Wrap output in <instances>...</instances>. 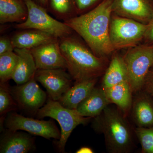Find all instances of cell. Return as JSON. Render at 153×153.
Wrapping results in <instances>:
<instances>
[{"mask_svg":"<svg viewBox=\"0 0 153 153\" xmlns=\"http://www.w3.org/2000/svg\"><path fill=\"white\" fill-rule=\"evenodd\" d=\"M112 0H103L91 10L64 22L85 41L97 57L108 58L114 52L109 38Z\"/></svg>","mask_w":153,"mask_h":153,"instance_id":"obj_1","label":"cell"},{"mask_svg":"<svg viewBox=\"0 0 153 153\" xmlns=\"http://www.w3.org/2000/svg\"><path fill=\"white\" fill-rule=\"evenodd\" d=\"M69 74L75 82L98 78L104 74L109 62L97 57L89 47L71 35L59 39Z\"/></svg>","mask_w":153,"mask_h":153,"instance_id":"obj_2","label":"cell"},{"mask_svg":"<svg viewBox=\"0 0 153 153\" xmlns=\"http://www.w3.org/2000/svg\"><path fill=\"white\" fill-rule=\"evenodd\" d=\"M127 117L117 107H106L100 114L93 118L92 128L103 134L105 146L110 153H129L134 147V131Z\"/></svg>","mask_w":153,"mask_h":153,"instance_id":"obj_3","label":"cell"},{"mask_svg":"<svg viewBox=\"0 0 153 153\" xmlns=\"http://www.w3.org/2000/svg\"><path fill=\"white\" fill-rule=\"evenodd\" d=\"M122 56L134 94L142 90L145 79L153 66V44H139L130 47Z\"/></svg>","mask_w":153,"mask_h":153,"instance_id":"obj_4","label":"cell"},{"mask_svg":"<svg viewBox=\"0 0 153 153\" xmlns=\"http://www.w3.org/2000/svg\"><path fill=\"white\" fill-rule=\"evenodd\" d=\"M36 114L39 118L51 117L59 123L61 136L57 145L59 150L62 152H64L66 143L73 130L79 125L87 124L92 118L82 116L76 110L65 107L59 101L51 99Z\"/></svg>","mask_w":153,"mask_h":153,"instance_id":"obj_5","label":"cell"},{"mask_svg":"<svg viewBox=\"0 0 153 153\" xmlns=\"http://www.w3.org/2000/svg\"><path fill=\"white\" fill-rule=\"evenodd\" d=\"M25 3L28 9L27 18L25 22L16 25V28L40 30L58 39L72 34L73 30L69 26L49 16L45 8L33 0H25Z\"/></svg>","mask_w":153,"mask_h":153,"instance_id":"obj_6","label":"cell"},{"mask_svg":"<svg viewBox=\"0 0 153 153\" xmlns=\"http://www.w3.org/2000/svg\"><path fill=\"white\" fill-rule=\"evenodd\" d=\"M147 25L113 13L109 26V38L114 50L129 48L143 40Z\"/></svg>","mask_w":153,"mask_h":153,"instance_id":"obj_7","label":"cell"},{"mask_svg":"<svg viewBox=\"0 0 153 153\" xmlns=\"http://www.w3.org/2000/svg\"><path fill=\"white\" fill-rule=\"evenodd\" d=\"M4 122L6 128L13 131H25L47 139L60 140L61 136L55 123L50 121L34 119L11 112L7 114Z\"/></svg>","mask_w":153,"mask_h":153,"instance_id":"obj_8","label":"cell"},{"mask_svg":"<svg viewBox=\"0 0 153 153\" xmlns=\"http://www.w3.org/2000/svg\"><path fill=\"white\" fill-rule=\"evenodd\" d=\"M47 89L50 99L59 101L72 85V77L65 69H38L35 76Z\"/></svg>","mask_w":153,"mask_h":153,"instance_id":"obj_9","label":"cell"},{"mask_svg":"<svg viewBox=\"0 0 153 153\" xmlns=\"http://www.w3.org/2000/svg\"><path fill=\"white\" fill-rule=\"evenodd\" d=\"M11 92L19 106L31 112L37 113L47 99V94L39 87L35 77L24 84L12 88Z\"/></svg>","mask_w":153,"mask_h":153,"instance_id":"obj_10","label":"cell"},{"mask_svg":"<svg viewBox=\"0 0 153 153\" xmlns=\"http://www.w3.org/2000/svg\"><path fill=\"white\" fill-rule=\"evenodd\" d=\"M112 13L147 25L153 16V5L151 0H112Z\"/></svg>","mask_w":153,"mask_h":153,"instance_id":"obj_11","label":"cell"},{"mask_svg":"<svg viewBox=\"0 0 153 153\" xmlns=\"http://www.w3.org/2000/svg\"><path fill=\"white\" fill-rule=\"evenodd\" d=\"M30 50L37 69L67 68L66 60L60 50L59 39Z\"/></svg>","mask_w":153,"mask_h":153,"instance_id":"obj_12","label":"cell"},{"mask_svg":"<svg viewBox=\"0 0 153 153\" xmlns=\"http://www.w3.org/2000/svg\"><path fill=\"white\" fill-rule=\"evenodd\" d=\"M130 113L137 127H153V99L142 90L134 94Z\"/></svg>","mask_w":153,"mask_h":153,"instance_id":"obj_13","label":"cell"},{"mask_svg":"<svg viewBox=\"0 0 153 153\" xmlns=\"http://www.w3.org/2000/svg\"><path fill=\"white\" fill-rule=\"evenodd\" d=\"M7 129L2 135L0 153H26L33 149L34 140L30 135Z\"/></svg>","mask_w":153,"mask_h":153,"instance_id":"obj_14","label":"cell"},{"mask_svg":"<svg viewBox=\"0 0 153 153\" xmlns=\"http://www.w3.org/2000/svg\"><path fill=\"white\" fill-rule=\"evenodd\" d=\"M102 87H94L87 97L77 107L76 110L81 116L93 118L111 104Z\"/></svg>","mask_w":153,"mask_h":153,"instance_id":"obj_15","label":"cell"},{"mask_svg":"<svg viewBox=\"0 0 153 153\" xmlns=\"http://www.w3.org/2000/svg\"><path fill=\"white\" fill-rule=\"evenodd\" d=\"M97 80L98 78H95L75 82L58 101L65 107L76 110L95 87Z\"/></svg>","mask_w":153,"mask_h":153,"instance_id":"obj_16","label":"cell"},{"mask_svg":"<svg viewBox=\"0 0 153 153\" xmlns=\"http://www.w3.org/2000/svg\"><path fill=\"white\" fill-rule=\"evenodd\" d=\"M14 51L19 58L12 79L17 85H22L34 78L38 69L30 49L15 48Z\"/></svg>","mask_w":153,"mask_h":153,"instance_id":"obj_17","label":"cell"},{"mask_svg":"<svg viewBox=\"0 0 153 153\" xmlns=\"http://www.w3.org/2000/svg\"><path fill=\"white\" fill-rule=\"evenodd\" d=\"M16 33L11 41L15 48L31 49L58 39L45 32L34 29H26Z\"/></svg>","mask_w":153,"mask_h":153,"instance_id":"obj_18","label":"cell"},{"mask_svg":"<svg viewBox=\"0 0 153 153\" xmlns=\"http://www.w3.org/2000/svg\"><path fill=\"white\" fill-rule=\"evenodd\" d=\"M104 89L111 103L116 105L128 117L130 112L133 98V93L128 81L121 82Z\"/></svg>","mask_w":153,"mask_h":153,"instance_id":"obj_19","label":"cell"},{"mask_svg":"<svg viewBox=\"0 0 153 153\" xmlns=\"http://www.w3.org/2000/svg\"><path fill=\"white\" fill-rule=\"evenodd\" d=\"M125 81L128 82V78L123 57L114 53L102 78V87L107 88Z\"/></svg>","mask_w":153,"mask_h":153,"instance_id":"obj_20","label":"cell"},{"mask_svg":"<svg viewBox=\"0 0 153 153\" xmlns=\"http://www.w3.org/2000/svg\"><path fill=\"white\" fill-rule=\"evenodd\" d=\"M28 9L20 0H0V23L5 24L25 22Z\"/></svg>","mask_w":153,"mask_h":153,"instance_id":"obj_21","label":"cell"},{"mask_svg":"<svg viewBox=\"0 0 153 153\" xmlns=\"http://www.w3.org/2000/svg\"><path fill=\"white\" fill-rule=\"evenodd\" d=\"M52 14L64 22L78 16L74 0H48Z\"/></svg>","mask_w":153,"mask_h":153,"instance_id":"obj_22","label":"cell"},{"mask_svg":"<svg viewBox=\"0 0 153 153\" xmlns=\"http://www.w3.org/2000/svg\"><path fill=\"white\" fill-rule=\"evenodd\" d=\"M19 58V56L14 51L0 55L1 83H6L12 79Z\"/></svg>","mask_w":153,"mask_h":153,"instance_id":"obj_23","label":"cell"},{"mask_svg":"<svg viewBox=\"0 0 153 153\" xmlns=\"http://www.w3.org/2000/svg\"><path fill=\"white\" fill-rule=\"evenodd\" d=\"M135 135L141 146L142 153H153V127H137L134 129Z\"/></svg>","mask_w":153,"mask_h":153,"instance_id":"obj_24","label":"cell"},{"mask_svg":"<svg viewBox=\"0 0 153 153\" xmlns=\"http://www.w3.org/2000/svg\"><path fill=\"white\" fill-rule=\"evenodd\" d=\"M6 83H1L0 87V114L3 115L13 109L16 105V103L13 99L11 91Z\"/></svg>","mask_w":153,"mask_h":153,"instance_id":"obj_25","label":"cell"},{"mask_svg":"<svg viewBox=\"0 0 153 153\" xmlns=\"http://www.w3.org/2000/svg\"><path fill=\"white\" fill-rule=\"evenodd\" d=\"M99 0H74L77 14H80L90 8Z\"/></svg>","mask_w":153,"mask_h":153,"instance_id":"obj_26","label":"cell"},{"mask_svg":"<svg viewBox=\"0 0 153 153\" xmlns=\"http://www.w3.org/2000/svg\"><path fill=\"white\" fill-rule=\"evenodd\" d=\"M142 89L149 94L153 99V66L145 79Z\"/></svg>","mask_w":153,"mask_h":153,"instance_id":"obj_27","label":"cell"},{"mask_svg":"<svg viewBox=\"0 0 153 153\" xmlns=\"http://www.w3.org/2000/svg\"><path fill=\"white\" fill-rule=\"evenodd\" d=\"M14 48L11 39L7 37H1L0 39V55L14 51Z\"/></svg>","mask_w":153,"mask_h":153,"instance_id":"obj_28","label":"cell"},{"mask_svg":"<svg viewBox=\"0 0 153 153\" xmlns=\"http://www.w3.org/2000/svg\"><path fill=\"white\" fill-rule=\"evenodd\" d=\"M147 25L143 40L145 44H153V16Z\"/></svg>","mask_w":153,"mask_h":153,"instance_id":"obj_29","label":"cell"},{"mask_svg":"<svg viewBox=\"0 0 153 153\" xmlns=\"http://www.w3.org/2000/svg\"><path fill=\"white\" fill-rule=\"evenodd\" d=\"M94 152L91 148L88 147H82L76 151V153H93Z\"/></svg>","mask_w":153,"mask_h":153,"instance_id":"obj_30","label":"cell"},{"mask_svg":"<svg viewBox=\"0 0 153 153\" xmlns=\"http://www.w3.org/2000/svg\"><path fill=\"white\" fill-rule=\"evenodd\" d=\"M38 4L46 8V7L48 4V0H36Z\"/></svg>","mask_w":153,"mask_h":153,"instance_id":"obj_31","label":"cell"}]
</instances>
